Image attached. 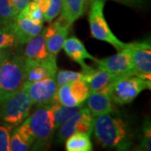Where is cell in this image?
Segmentation results:
<instances>
[{
    "instance_id": "cell-1",
    "label": "cell",
    "mask_w": 151,
    "mask_h": 151,
    "mask_svg": "<svg viewBox=\"0 0 151 151\" xmlns=\"http://www.w3.org/2000/svg\"><path fill=\"white\" fill-rule=\"evenodd\" d=\"M94 134L98 142L108 149L128 150L133 145V136L123 119L110 113L94 117Z\"/></svg>"
},
{
    "instance_id": "cell-2",
    "label": "cell",
    "mask_w": 151,
    "mask_h": 151,
    "mask_svg": "<svg viewBox=\"0 0 151 151\" xmlns=\"http://www.w3.org/2000/svg\"><path fill=\"white\" fill-rule=\"evenodd\" d=\"M24 79V57L12 55L0 69V103L19 91L23 86Z\"/></svg>"
},
{
    "instance_id": "cell-3",
    "label": "cell",
    "mask_w": 151,
    "mask_h": 151,
    "mask_svg": "<svg viewBox=\"0 0 151 151\" xmlns=\"http://www.w3.org/2000/svg\"><path fill=\"white\" fill-rule=\"evenodd\" d=\"M32 106L31 98L22 86L19 91L0 103V119L11 126H18L29 117Z\"/></svg>"
},
{
    "instance_id": "cell-4",
    "label": "cell",
    "mask_w": 151,
    "mask_h": 151,
    "mask_svg": "<svg viewBox=\"0 0 151 151\" xmlns=\"http://www.w3.org/2000/svg\"><path fill=\"white\" fill-rule=\"evenodd\" d=\"M105 0H92L88 14V21L91 29V35L98 40L112 45L118 51L126 48L129 44L122 42L115 36L108 26L104 16Z\"/></svg>"
},
{
    "instance_id": "cell-5",
    "label": "cell",
    "mask_w": 151,
    "mask_h": 151,
    "mask_svg": "<svg viewBox=\"0 0 151 151\" xmlns=\"http://www.w3.org/2000/svg\"><path fill=\"white\" fill-rule=\"evenodd\" d=\"M51 104L39 106L31 116L26 119L35 137L34 145L37 148L45 145L52 137L55 129Z\"/></svg>"
},
{
    "instance_id": "cell-6",
    "label": "cell",
    "mask_w": 151,
    "mask_h": 151,
    "mask_svg": "<svg viewBox=\"0 0 151 151\" xmlns=\"http://www.w3.org/2000/svg\"><path fill=\"white\" fill-rule=\"evenodd\" d=\"M147 89H151V81L137 76L121 77L114 83L110 97L114 103L124 105L132 103L141 92Z\"/></svg>"
},
{
    "instance_id": "cell-7",
    "label": "cell",
    "mask_w": 151,
    "mask_h": 151,
    "mask_svg": "<svg viewBox=\"0 0 151 151\" xmlns=\"http://www.w3.org/2000/svg\"><path fill=\"white\" fill-rule=\"evenodd\" d=\"M98 69L106 70L118 78L135 76L134 63L130 50L128 48L119 50L118 54L96 61Z\"/></svg>"
},
{
    "instance_id": "cell-8",
    "label": "cell",
    "mask_w": 151,
    "mask_h": 151,
    "mask_svg": "<svg viewBox=\"0 0 151 151\" xmlns=\"http://www.w3.org/2000/svg\"><path fill=\"white\" fill-rule=\"evenodd\" d=\"M23 87L27 91L33 104L38 106L48 105L56 102V92L58 86L55 77L45 78L37 81L23 83Z\"/></svg>"
},
{
    "instance_id": "cell-9",
    "label": "cell",
    "mask_w": 151,
    "mask_h": 151,
    "mask_svg": "<svg viewBox=\"0 0 151 151\" xmlns=\"http://www.w3.org/2000/svg\"><path fill=\"white\" fill-rule=\"evenodd\" d=\"M90 94L88 85L84 80H76L58 86L57 103L65 107L81 106Z\"/></svg>"
},
{
    "instance_id": "cell-10",
    "label": "cell",
    "mask_w": 151,
    "mask_h": 151,
    "mask_svg": "<svg viewBox=\"0 0 151 151\" xmlns=\"http://www.w3.org/2000/svg\"><path fill=\"white\" fill-rule=\"evenodd\" d=\"M94 117L86 108L81 109L60 127L58 140L65 141L69 136L76 133H83L91 136L93 132Z\"/></svg>"
},
{
    "instance_id": "cell-11",
    "label": "cell",
    "mask_w": 151,
    "mask_h": 151,
    "mask_svg": "<svg viewBox=\"0 0 151 151\" xmlns=\"http://www.w3.org/2000/svg\"><path fill=\"white\" fill-rule=\"evenodd\" d=\"M134 67V74L151 81V45L148 40L136 41L128 45Z\"/></svg>"
},
{
    "instance_id": "cell-12",
    "label": "cell",
    "mask_w": 151,
    "mask_h": 151,
    "mask_svg": "<svg viewBox=\"0 0 151 151\" xmlns=\"http://www.w3.org/2000/svg\"><path fill=\"white\" fill-rule=\"evenodd\" d=\"M70 25L60 16L44 30V39L48 52L56 56L62 49L69 33Z\"/></svg>"
},
{
    "instance_id": "cell-13",
    "label": "cell",
    "mask_w": 151,
    "mask_h": 151,
    "mask_svg": "<svg viewBox=\"0 0 151 151\" xmlns=\"http://www.w3.org/2000/svg\"><path fill=\"white\" fill-rule=\"evenodd\" d=\"M57 72L56 56L50 55L41 61L25 60V79L24 81L31 82L45 78L55 77Z\"/></svg>"
},
{
    "instance_id": "cell-14",
    "label": "cell",
    "mask_w": 151,
    "mask_h": 151,
    "mask_svg": "<svg viewBox=\"0 0 151 151\" xmlns=\"http://www.w3.org/2000/svg\"><path fill=\"white\" fill-rule=\"evenodd\" d=\"M118 79L117 76L106 70L93 69L86 73L84 81L87 83L90 92H101L110 96L113 85Z\"/></svg>"
},
{
    "instance_id": "cell-15",
    "label": "cell",
    "mask_w": 151,
    "mask_h": 151,
    "mask_svg": "<svg viewBox=\"0 0 151 151\" xmlns=\"http://www.w3.org/2000/svg\"><path fill=\"white\" fill-rule=\"evenodd\" d=\"M62 48L64 49L65 54L67 55L70 59L81 65L83 72L87 73L93 70L92 67L86 65L85 60L90 59L96 62L97 59L96 57L92 56V55L86 50L85 45L78 38H76V36H71L66 39Z\"/></svg>"
},
{
    "instance_id": "cell-16",
    "label": "cell",
    "mask_w": 151,
    "mask_h": 151,
    "mask_svg": "<svg viewBox=\"0 0 151 151\" xmlns=\"http://www.w3.org/2000/svg\"><path fill=\"white\" fill-rule=\"evenodd\" d=\"M35 143V137L28 121L25 119L11 132L9 139V150L25 151Z\"/></svg>"
},
{
    "instance_id": "cell-17",
    "label": "cell",
    "mask_w": 151,
    "mask_h": 151,
    "mask_svg": "<svg viewBox=\"0 0 151 151\" xmlns=\"http://www.w3.org/2000/svg\"><path fill=\"white\" fill-rule=\"evenodd\" d=\"M12 24L16 35L17 44H26L41 32L43 26V24H35L20 13H19L15 21Z\"/></svg>"
},
{
    "instance_id": "cell-18",
    "label": "cell",
    "mask_w": 151,
    "mask_h": 151,
    "mask_svg": "<svg viewBox=\"0 0 151 151\" xmlns=\"http://www.w3.org/2000/svg\"><path fill=\"white\" fill-rule=\"evenodd\" d=\"M87 109L93 117L114 112L113 101L109 95L101 92H90L86 98Z\"/></svg>"
},
{
    "instance_id": "cell-19",
    "label": "cell",
    "mask_w": 151,
    "mask_h": 151,
    "mask_svg": "<svg viewBox=\"0 0 151 151\" xmlns=\"http://www.w3.org/2000/svg\"><path fill=\"white\" fill-rule=\"evenodd\" d=\"M50 54L46 49L43 32L29 40L24 50V59L27 61H41L47 59Z\"/></svg>"
},
{
    "instance_id": "cell-20",
    "label": "cell",
    "mask_w": 151,
    "mask_h": 151,
    "mask_svg": "<svg viewBox=\"0 0 151 151\" xmlns=\"http://www.w3.org/2000/svg\"><path fill=\"white\" fill-rule=\"evenodd\" d=\"M88 0H62L60 16L71 25L83 15Z\"/></svg>"
},
{
    "instance_id": "cell-21",
    "label": "cell",
    "mask_w": 151,
    "mask_h": 151,
    "mask_svg": "<svg viewBox=\"0 0 151 151\" xmlns=\"http://www.w3.org/2000/svg\"><path fill=\"white\" fill-rule=\"evenodd\" d=\"M65 150L67 151H91L92 144L90 136L83 133H76L65 139Z\"/></svg>"
},
{
    "instance_id": "cell-22",
    "label": "cell",
    "mask_w": 151,
    "mask_h": 151,
    "mask_svg": "<svg viewBox=\"0 0 151 151\" xmlns=\"http://www.w3.org/2000/svg\"><path fill=\"white\" fill-rule=\"evenodd\" d=\"M51 107H52L53 113H54L55 129L60 128V126L61 124H64L65 121H67L70 118H71L81 108V106H77V107L62 106V105H60L57 103V101L52 103Z\"/></svg>"
},
{
    "instance_id": "cell-23",
    "label": "cell",
    "mask_w": 151,
    "mask_h": 151,
    "mask_svg": "<svg viewBox=\"0 0 151 151\" xmlns=\"http://www.w3.org/2000/svg\"><path fill=\"white\" fill-rule=\"evenodd\" d=\"M19 12L13 6L11 0H0V21L4 25L15 21Z\"/></svg>"
},
{
    "instance_id": "cell-24",
    "label": "cell",
    "mask_w": 151,
    "mask_h": 151,
    "mask_svg": "<svg viewBox=\"0 0 151 151\" xmlns=\"http://www.w3.org/2000/svg\"><path fill=\"white\" fill-rule=\"evenodd\" d=\"M16 45V35L13 24H6L0 28V49L13 48Z\"/></svg>"
},
{
    "instance_id": "cell-25",
    "label": "cell",
    "mask_w": 151,
    "mask_h": 151,
    "mask_svg": "<svg viewBox=\"0 0 151 151\" xmlns=\"http://www.w3.org/2000/svg\"><path fill=\"white\" fill-rule=\"evenodd\" d=\"M21 14L27 17L29 19L37 24H43L44 13L40 9V6L35 2H29L20 12Z\"/></svg>"
},
{
    "instance_id": "cell-26",
    "label": "cell",
    "mask_w": 151,
    "mask_h": 151,
    "mask_svg": "<svg viewBox=\"0 0 151 151\" xmlns=\"http://www.w3.org/2000/svg\"><path fill=\"white\" fill-rule=\"evenodd\" d=\"M86 75V72H83L82 70L78 72V71H73V70H60L58 72H56L55 81H56L57 86H60L63 84L76 81V80H85Z\"/></svg>"
},
{
    "instance_id": "cell-27",
    "label": "cell",
    "mask_w": 151,
    "mask_h": 151,
    "mask_svg": "<svg viewBox=\"0 0 151 151\" xmlns=\"http://www.w3.org/2000/svg\"><path fill=\"white\" fill-rule=\"evenodd\" d=\"M62 0H50L48 9L44 13V20L49 23L54 20L61 10Z\"/></svg>"
},
{
    "instance_id": "cell-28",
    "label": "cell",
    "mask_w": 151,
    "mask_h": 151,
    "mask_svg": "<svg viewBox=\"0 0 151 151\" xmlns=\"http://www.w3.org/2000/svg\"><path fill=\"white\" fill-rule=\"evenodd\" d=\"M14 126L9 124L0 125V151L9 150V139Z\"/></svg>"
},
{
    "instance_id": "cell-29",
    "label": "cell",
    "mask_w": 151,
    "mask_h": 151,
    "mask_svg": "<svg viewBox=\"0 0 151 151\" xmlns=\"http://www.w3.org/2000/svg\"><path fill=\"white\" fill-rule=\"evenodd\" d=\"M150 122L146 121L144 125L143 136L141 139L139 150H151V129Z\"/></svg>"
},
{
    "instance_id": "cell-30",
    "label": "cell",
    "mask_w": 151,
    "mask_h": 151,
    "mask_svg": "<svg viewBox=\"0 0 151 151\" xmlns=\"http://www.w3.org/2000/svg\"><path fill=\"white\" fill-rule=\"evenodd\" d=\"M13 55L12 48L0 49V69L4 63Z\"/></svg>"
},
{
    "instance_id": "cell-31",
    "label": "cell",
    "mask_w": 151,
    "mask_h": 151,
    "mask_svg": "<svg viewBox=\"0 0 151 151\" xmlns=\"http://www.w3.org/2000/svg\"><path fill=\"white\" fill-rule=\"evenodd\" d=\"M29 2H30V0H11L13 6L19 13L27 5Z\"/></svg>"
},
{
    "instance_id": "cell-32",
    "label": "cell",
    "mask_w": 151,
    "mask_h": 151,
    "mask_svg": "<svg viewBox=\"0 0 151 151\" xmlns=\"http://www.w3.org/2000/svg\"><path fill=\"white\" fill-rule=\"evenodd\" d=\"M116 2H119L122 4H125L128 6H132V7H137L140 6L143 3V0H113Z\"/></svg>"
},
{
    "instance_id": "cell-33",
    "label": "cell",
    "mask_w": 151,
    "mask_h": 151,
    "mask_svg": "<svg viewBox=\"0 0 151 151\" xmlns=\"http://www.w3.org/2000/svg\"><path fill=\"white\" fill-rule=\"evenodd\" d=\"M33 1L37 3L38 5L40 6V9L42 10L43 13H45L46 11V9H48L50 0H33Z\"/></svg>"
},
{
    "instance_id": "cell-34",
    "label": "cell",
    "mask_w": 151,
    "mask_h": 151,
    "mask_svg": "<svg viewBox=\"0 0 151 151\" xmlns=\"http://www.w3.org/2000/svg\"><path fill=\"white\" fill-rule=\"evenodd\" d=\"M4 24H3V23H2V22L0 21V28L2 27V26H4Z\"/></svg>"
}]
</instances>
